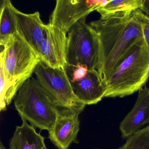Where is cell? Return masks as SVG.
Returning <instances> with one entry per match:
<instances>
[{
    "mask_svg": "<svg viewBox=\"0 0 149 149\" xmlns=\"http://www.w3.org/2000/svg\"><path fill=\"white\" fill-rule=\"evenodd\" d=\"M90 25L97 35V70L104 84L133 46L143 38L139 9L100 19Z\"/></svg>",
    "mask_w": 149,
    "mask_h": 149,
    "instance_id": "1",
    "label": "cell"
},
{
    "mask_svg": "<svg viewBox=\"0 0 149 149\" xmlns=\"http://www.w3.org/2000/svg\"><path fill=\"white\" fill-rule=\"evenodd\" d=\"M1 53V70L5 78V88L0 93V110L7 107L14 99L21 87L32 77L40 58L17 34L8 40Z\"/></svg>",
    "mask_w": 149,
    "mask_h": 149,
    "instance_id": "2",
    "label": "cell"
},
{
    "mask_svg": "<svg viewBox=\"0 0 149 149\" xmlns=\"http://www.w3.org/2000/svg\"><path fill=\"white\" fill-rule=\"evenodd\" d=\"M149 78V48L144 38L136 43L105 83L104 97H123L143 88Z\"/></svg>",
    "mask_w": 149,
    "mask_h": 149,
    "instance_id": "3",
    "label": "cell"
},
{
    "mask_svg": "<svg viewBox=\"0 0 149 149\" xmlns=\"http://www.w3.org/2000/svg\"><path fill=\"white\" fill-rule=\"evenodd\" d=\"M15 107L21 118L40 130L49 131L59 109L36 78L30 77L21 87L14 99Z\"/></svg>",
    "mask_w": 149,
    "mask_h": 149,
    "instance_id": "4",
    "label": "cell"
},
{
    "mask_svg": "<svg viewBox=\"0 0 149 149\" xmlns=\"http://www.w3.org/2000/svg\"><path fill=\"white\" fill-rule=\"evenodd\" d=\"M86 19L74 24L67 33L66 65H84L89 70H97L98 39L95 30L86 23Z\"/></svg>",
    "mask_w": 149,
    "mask_h": 149,
    "instance_id": "5",
    "label": "cell"
},
{
    "mask_svg": "<svg viewBox=\"0 0 149 149\" xmlns=\"http://www.w3.org/2000/svg\"><path fill=\"white\" fill-rule=\"evenodd\" d=\"M36 80L60 111L81 114L86 106L75 95L65 69L52 68L41 61L34 71Z\"/></svg>",
    "mask_w": 149,
    "mask_h": 149,
    "instance_id": "6",
    "label": "cell"
},
{
    "mask_svg": "<svg viewBox=\"0 0 149 149\" xmlns=\"http://www.w3.org/2000/svg\"><path fill=\"white\" fill-rule=\"evenodd\" d=\"M108 0H57L48 24L65 33L76 23L87 18L91 12L109 3Z\"/></svg>",
    "mask_w": 149,
    "mask_h": 149,
    "instance_id": "7",
    "label": "cell"
},
{
    "mask_svg": "<svg viewBox=\"0 0 149 149\" xmlns=\"http://www.w3.org/2000/svg\"><path fill=\"white\" fill-rule=\"evenodd\" d=\"M67 35L57 28L47 24L46 36L41 44L39 56L48 67L65 69Z\"/></svg>",
    "mask_w": 149,
    "mask_h": 149,
    "instance_id": "8",
    "label": "cell"
},
{
    "mask_svg": "<svg viewBox=\"0 0 149 149\" xmlns=\"http://www.w3.org/2000/svg\"><path fill=\"white\" fill-rule=\"evenodd\" d=\"M13 12L16 34L39 56L41 44L45 39L47 31V25L41 19L40 13L36 12L33 13H24L14 6Z\"/></svg>",
    "mask_w": 149,
    "mask_h": 149,
    "instance_id": "9",
    "label": "cell"
},
{
    "mask_svg": "<svg viewBox=\"0 0 149 149\" xmlns=\"http://www.w3.org/2000/svg\"><path fill=\"white\" fill-rule=\"evenodd\" d=\"M79 115L70 111H59L48 135V138L57 149H68L72 143L77 142L80 130Z\"/></svg>",
    "mask_w": 149,
    "mask_h": 149,
    "instance_id": "10",
    "label": "cell"
},
{
    "mask_svg": "<svg viewBox=\"0 0 149 149\" xmlns=\"http://www.w3.org/2000/svg\"><path fill=\"white\" fill-rule=\"evenodd\" d=\"M70 83L75 95L86 105L96 104L105 96L106 87L97 70H88L85 75Z\"/></svg>",
    "mask_w": 149,
    "mask_h": 149,
    "instance_id": "11",
    "label": "cell"
},
{
    "mask_svg": "<svg viewBox=\"0 0 149 149\" xmlns=\"http://www.w3.org/2000/svg\"><path fill=\"white\" fill-rule=\"evenodd\" d=\"M138 95L132 109L120 123L119 130L123 138H128L149 123V88L139 90Z\"/></svg>",
    "mask_w": 149,
    "mask_h": 149,
    "instance_id": "12",
    "label": "cell"
},
{
    "mask_svg": "<svg viewBox=\"0 0 149 149\" xmlns=\"http://www.w3.org/2000/svg\"><path fill=\"white\" fill-rule=\"evenodd\" d=\"M21 119L22 124L16 126L9 142V149H47L45 138L25 118Z\"/></svg>",
    "mask_w": 149,
    "mask_h": 149,
    "instance_id": "13",
    "label": "cell"
},
{
    "mask_svg": "<svg viewBox=\"0 0 149 149\" xmlns=\"http://www.w3.org/2000/svg\"><path fill=\"white\" fill-rule=\"evenodd\" d=\"M13 6L9 0L1 1L0 18V44L1 46L4 45L10 37L16 34Z\"/></svg>",
    "mask_w": 149,
    "mask_h": 149,
    "instance_id": "14",
    "label": "cell"
},
{
    "mask_svg": "<svg viewBox=\"0 0 149 149\" xmlns=\"http://www.w3.org/2000/svg\"><path fill=\"white\" fill-rule=\"evenodd\" d=\"M143 0H115L97 8L96 11L103 19L116 14L127 11H133L140 9Z\"/></svg>",
    "mask_w": 149,
    "mask_h": 149,
    "instance_id": "15",
    "label": "cell"
},
{
    "mask_svg": "<svg viewBox=\"0 0 149 149\" xmlns=\"http://www.w3.org/2000/svg\"><path fill=\"white\" fill-rule=\"evenodd\" d=\"M118 149H149V125L128 137Z\"/></svg>",
    "mask_w": 149,
    "mask_h": 149,
    "instance_id": "16",
    "label": "cell"
},
{
    "mask_svg": "<svg viewBox=\"0 0 149 149\" xmlns=\"http://www.w3.org/2000/svg\"><path fill=\"white\" fill-rule=\"evenodd\" d=\"M139 15L142 24L143 36L146 44L149 48V17L139 9Z\"/></svg>",
    "mask_w": 149,
    "mask_h": 149,
    "instance_id": "17",
    "label": "cell"
},
{
    "mask_svg": "<svg viewBox=\"0 0 149 149\" xmlns=\"http://www.w3.org/2000/svg\"><path fill=\"white\" fill-rule=\"evenodd\" d=\"M139 10L145 13L146 16L149 17V0H143L142 6Z\"/></svg>",
    "mask_w": 149,
    "mask_h": 149,
    "instance_id": "18",
    "label": "cell"
},
{
    "mask_svg": "<svg viewBox=\"0 0 149 149\" xmlns=\"http://www.w3.org/2000/svg\"><path fill=\"white\" fill-rule=\"evenodd\" d=\"M0 149H6L1 142H0Z\"/></svg>",
    "mask_w": 149,
    "mask_h": 149,
    "instance_id": "19",
    "label": "cell"
},
{
    "mask_svg": "<svg viewBox=\"0 0 149 149\" xmlns=\"http://www.w3.org/2000/svg\"></svg>",
    "mask_w": 149,
    "mask_h": 149,
    "instance_id": "20",
    "label": "cell"
}]
</instances>
